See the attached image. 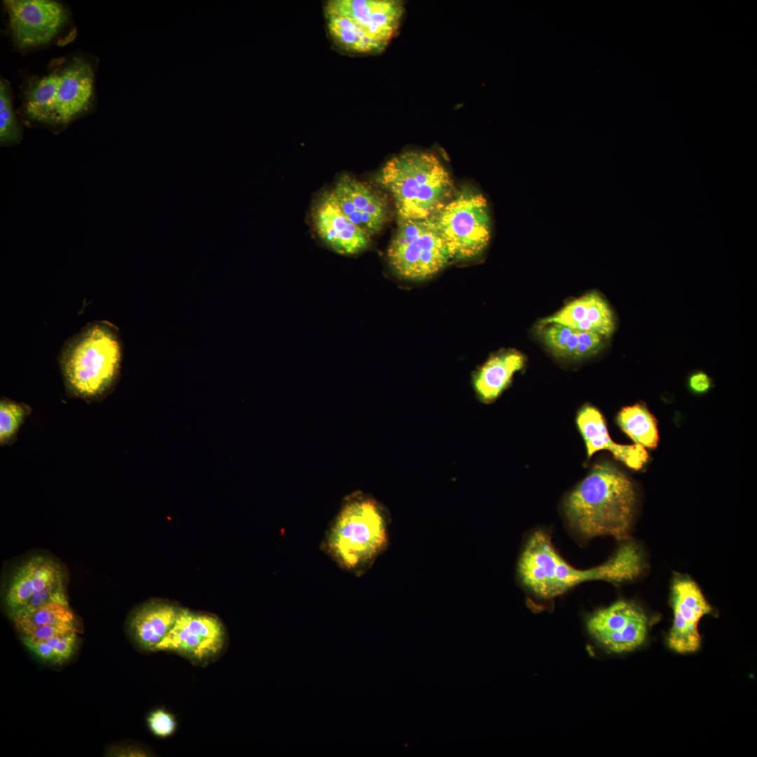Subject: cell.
<instances>
[{
    "label": "cell",
    "mask_w": 757,
    "mask_h": 757,
    "mask_svg": "<svg viewBox=\"0 0 757 757\" xmlns=\"http://www.w3.org/2000/svg\"><path fill=\"white\" fill-rule=\"evenodd\" d=\"M643 568L641 551L635 543H628L603 564L587 570L576 569L559 554L548 534L541 530L529 537L518 564L523 585L543 599L557 596L586 581L632 580Z\"/></svg>",
    "instance_id": "1"
},
{
    "label": "cell",
    "mask_w": 757,
    "mask_h": 757,
    "mask_svg": "<svg viewBox=\"0 0 757 757\" xmlns=\"http://www.w3.org/2000/svg\"><path fill=\"white\" fill-rule=\"evenodd\" d=\"M629 479L608 462L596 464L569 493L564 512L570 525L587 538H629L635 507Z\"/></svg>",
    "instance_id": "2"
},
{
    "label": "cell",
    "mask_w": 757,
    "mask_h": 757,
    "mask_svg": "<svg viewBox=\"0 0 757 757\" xmlns=\"http://www.w3.org/2000/svg\"><path fill=\"white\" fill-rule=\"evenodd\" d=\"M123 346L118 329L108 321L85 326L64 343L60 363L70 394L99 399L114 387L119 375Z\"/></svg>",
    "instance_id": "3"
},
{
    "label": "cell",
    "mask_w": 757,
    "mask_h": 757,
    "mask_svg": "<svg viewBox=\"0 0 757 757\" xmlns=\"http://www.w3.org/2000/svg\"><path fill=\"white\" fill-rule=\"evenodd\" d=\"M95 71L86 58L72 57L30 79L22 111L27 119L59 130L86 114L95 97Z\"/></svg>",
    "instance_id": "4"
},
{
    "label": "cell",
    "mask_w": 757,
    "mask_h": 757,
    "mask_svg": "<svg viewBox=\"0 0 757 757\" xmlns=\"http://www.w3.org/2000/svg\"><path fill=\"white\" fill-rule=\"evenodd\" d=\"M378 184L392 196L398 220L432 219L449 201L451 177L434 154L407 151L383 166Z\"/></svg>",
    "instance_id": "5"
},
{
    "label": "cell",
    "mask_w": 757,
    "mask_h": 757,
    "mask_svg": "<svg viewBox=\"0 0 757 757\" xmlns=\"http://www.w3.org/2000/svg\"><path fill=\"white\" fill-rule=\"evenodd\" d=\"M388 541L386 511L362 493L348 496L329 527L325 552L341 568L360 573L385 550Z\"/></svg>",
    "instance_id": "6"
},
{
    "label": "cell",
    "mask_w": 757,
    "mask_h": 757,
    "mask_svg": "<svg viewBox=\"0 0 757 757\" xmlns=\"http://www.w3.org/2000/svg\"><path fill=\"white\" fill-rule=\"evenodd\" d=\"M397 0H332L325 6L328 32L341 50L356 54L381 52L395 36L404 15Z\"/></svg>",
    "instance_id": "7"
},
{
    "label": "cell",
    "mask_w": 757,
    "mask_h": 757,
    "mask_svg": "<svg viewBox=\"0 0 757 757\" xmlns=\"http://www.w3.org/2000/svg\"><path fill=\"white\" fill-rule=\"evenodd\" d=\"M451 259L467 260L479 256L491 235V218L484 196L464 189L432 218Z\"/></svg>",
    "instance_id": "8"
},
{
    "label": "cell",
    "mask_w": 757,
    "mask_h": 757,
    "mask_svg": "<svg viewBox=\"0 0 757 757\" xmlns=\"http://www.w3.org/2000/svg\"><path fill=\"white\" fill-rule=\"evenodd\" d=\"M387 258L393 271L409 280L430 278L442 270L450 255L432 219L398 220Z\"/></svg>",
    "instance_id": "9"
},
{
    "label": "cell",
    "mask_w": 757,
    "mask_h": 757,
    "mask_svg": "<svg viewBox=\"0 0 757 757\" xmlns=\"http://www.w3.org/2000/svg\"><path fill=\"white\" fill-rule=\"evenodd\" d=\"M226 639L218 618L182 608L173 627L154 651L175 653L195 664H203L221 653Z\"/></svg>",
    "instance_id": "10"
},
{
    "label": "cell",
    "mask_w": 757,
    "mask_h": 757,
    "mask_svg": "<svg viewBox=\"0 0 757 757\" xmlns=\"http://www.w3.org/2000/svg\"><path fill=\"white\" fill-rule=\"evenodd\" d=\"M11 32L15 46L27 50L53 42L69 22L68 10L50 0H7Z\"/></svg>",
    "instance_id": "11"
},
{
    "label": "cell",
    "mask_w": 757,
    "mask_h": 757,
    "mask_svg": "<svg viewBox=\"0 0 757 757\" xmlns=\"http://www.w3.org/2000/svg\"><path fill=\"white\" fill-rule=\"evenodd\" d=\"M587 627L589 634L608 650L622 653L643 643L648 619L635 604L620 600L591 615Z\"/></svg>",
    "instance_id": "12"
},
{
    "label": "cell",
    "mask_w": 757,
    "mask_h": 757,
    "mask_svg": "<svg viewBox=\"0 0 757 757\" xmlns=\"http://www.w3.org/2000/svg\"><path fill=\"white\" fill-rule=\"evenodd\" d=\"M670 601L674 618L667 644L678 653H694L701 645L699 622L712 608L697 585L686 576L674 579Z\"/></svg>",
    "instance_id": "13"
},
{
    "label": "cell",
    "mask_w": 757,
    "mask_h": 757,
    "mask_svg": "<svg viewBox=\"0 0 757 757\" xmlns=\"http://www.w3.org/2000/svg\"><path fill=\"white\" fill-rule=\"evenodd\" d=\"M312 217L320 238L337 253L357 254L369 245L370 236L345 215L332 191L320 196L314 205Z\"/></svg>",
    "instance_id": "14"
},
{
    "label": "cell",
    "mask_w": 757,
    "mask_h": 757,
    "mask_svg": "<svg viewBox=\"0 0 757 757\" xmlns=\"http://www.w3.org/2000/svg\"><path fill=\"white\" fill-rule=\"evenodd\" d=\"M332 192L345 215L369 236L378 233L387 221L386 200L365 183L343 175Z\"/></svg>",
    "instance_id": "15"
},
{
    "label": "cell",
    "mask_w": 757,
    "mask_h": 757,
    "mask_svg": "<svg viewBox=\"0 0 757 757\" xmlns=\"http://www.w3.org/2000/svg\"><path fill=\"white\" fill-rule=\"evenodd\" d=\"M576 422L584 439L589 458L596 451L608 450L617 460L634 470L641 469L647 462L648 453L642 445H624L612 440L602 414L595 407L587 405L582 408Z\"/></svg>",
    "instance_id": "16"
},
{
    "label": "cell",
    "mask_w": 757,
    "mask_h": 757,
    "mask_svg": "<svg viewBox=\"0 0 757 757\" xmlns=\"http://www.w3.org/2000/svg\"><path fill=\"white\" fill-rule=\"evenodd\" d=\"M559 323L573 329L609 336L615 329L613 312L608 303L596 292L575 299L552 315L543 320L540 325Z\"/></svg>",
    "instance_id": "17"
},
{
    "label": "cell",
    "mask_w": 757,
    "mask_h": 757,
    "mask_svg": "<svg viewBox=\"0 0 757 757\" xmlns=\"http://www.w3.org/2000/svg\"><path fill=\"white\" fill-rule=\"evenodd\" d=\"M60 580L61 568L52 559L34 556L26 561L15 570L7 591L10 615L25 607L35 594Z\"/></svg>",
    "instance_id": "18"
},
{
    "label": "cell",
    "mask_w": 757,
    "mask_h": 757,
    "mask_svg": "<svg viewBox=\"0 0 757 757\" xmlns=\"http://www.w3.org/2000/svg\"><path fill=\"white\" fill-rule=\"evenodd\" d=\"M182 608L160 601L143 604L130 618L128 627L131 636L144 650L154 651L173 627Z\"/></svg>",
    "instance_id": "19"
},
{
    "label": "cell",
    "mask_w": 757,
    "mask_h": 757,
    "mask_svg": "<svg viewBox=\"0 0 757 757\" xmlns=\"http://www.w3.org/2000/svg\"><path fill=\"white\" fill-rule=\"evenodd\" d=\"M524 364L525 357L516 350L500 352L490 357L473 377V386L479 399L486 404L493 402Z\"/></svg>",
    "instance_id": "20"
},
{
    "label": "cell",
    "mask_w": 757,
    "mask_h": 757,
    "mask_svg": "<svg viewBox=\"0 0 757 757\" xmlns=\"http://www.w3.org/2000/svg\"><path fill=\"white\" fill-rule=\"evenodd\" d=\"M617 422L635 444L650 449L657 446V421L644 404H636L622 408L618 414Z\"/></svg>",
    "instance_id": "21"
},
{
    "label": "cell",
    "mask_w": 757,
    "mask_h": 757,
    "mask_svg": "<svg viewBox=\"0 0 757 757\" xmlns=\"http://www.w3.org/2000/svg\"><path fill=\"white\" fill-rule=\"evenodd\" d=\"M11 616L20 634L39 627L75 623L69 604L59 602H49L31 611L16 613Z\"/></svg>",
    "instance_id": "22"
},
{
    "label": "cell",
    "mask_w": 757,
    "mask_h": 757,
    "mask_svg": "<svg viewBox=\"0 0 757 757\" xmlns=\"http://www.w3.org/2000/svg\"><path fill=\"white\" fill-rule=\"evenodd\" d=\"M22 138V129L15 115L11 90L5 79L0 82V143L8 146L19 144Z\"/></svg>",
    "instance_id": "23"
},
{
    "label": "cell",
    "mask_w": 757,
    "mask_h": 757,
    "mask_svg": "<svg viewBox=\"0 0 757 757\" xmlns=\"http://www.w3.org/2000/svg\"><path fill=\"white\" fill-rule=\"evenodd\" d=\"M30 408L6 399L0 402V443H8L15 435Z\"/></svg>",
    "instance_id": "24"
},
{
    "label": "cell",
    "mask_w": 757,
    "mask_h": 757,
    "mask_svg": "<svg viewBox=\"0 0 757 757\" xmlns=\"http://www.w3.org/2000/svg\"><path fill=\"white\" fill-rule=\"evenodd\" d=\"M540 326V336L546 347L556 357L564 358L573 329L559 323H547Z\"/></svg>",
    "instance_id": "25"
},
{
    "label": "cell",
    "mask_w": 757,
    "mask_h": 757,
    "mask_svg": "<svg viewBox=\"0 0 757 757\" xmlns=\"http://www.w3.org/2000/svg\"><path fill=\"white\" fill-rule=\"evenodd\" d=\"M49 602H59L68 604L64 586V580L53 583L35 594L25 607L13 614L20 612L31 611Z\"/></svg>",
    "instance_id": "26"
},
{
    "label": "cell",
    "mask_w": 757,
    "mask_h": 757,
    "mask_svg": "<svg viewBox=\"0 0 757 757\" xmlns=\"http://www.w3.org/2000/svg\"><path fill=\"white\" fill-rule=\"evenodd\" d=\"M146 721L151 732L160 737L172 735L177 726L174 716L162 709L153 711Z\"/></svg>",
    "instance_id": "27"
},
{
    "label": "cell",
    "mask_w": 757,
    "mask_h": 757,
    "mask_svg": "<svg viewBox=\"0 0 757 757\" xmlns=\"http://www.w3.org/2000/svg\"><path fill=\"white\" fill-rule=\"evenodd\" d=\"M70 632H78L76 623L60 624L36 627L21 634L22 639L32 641H47Z\"/></svg>",
    "instance_id": "28"
},
{
    "label": "cell",
    "mask_w": 757,
    "mask_h": 757,
    "mask_svg": "<svg viewBox=\"0 0 757 757\" xmlns=\"http://www.w3.org/2000/svg\"><path fill=\"white\" fill-rule=\"evenodd\" d=\"M60 636H55L47 641H32L27 639H22V641L27 648L38 657L43 660L56 664L55 650Z\"/></svg>",
    "instance_id": "29"
},
{
    "label": "cell",
    "mask_w": 757,
    "mask_h": 757,
    "mask_svg": "<svg viewBox=\"0 0 757 757\" xmlns=\"http://www.w3.org/2000/svg\"><path fill=\"white\" fill-rule=\"evenodd\" d=\"M77 639V632H70L61 636L55 648L56 664L68 660L72 655Z\"/></svg>",
    "instance_id": "30"
},
{
    "label": "cell",
    "mask_w": 757,
    "mask_h": 757,
    "mask_svg": "<svg viewBox=\"0 0 757 757\" xmlns=\"http://www.w3.org/2000/svg\"><path fill=\"white\" fill-rule=\"evenodd\" d=\"M688 386L693 393H704L709 390L711 379L705 373L699 371L690 376Z\"/></svg>",
    "instance_id": "31"
}]
</instances>
